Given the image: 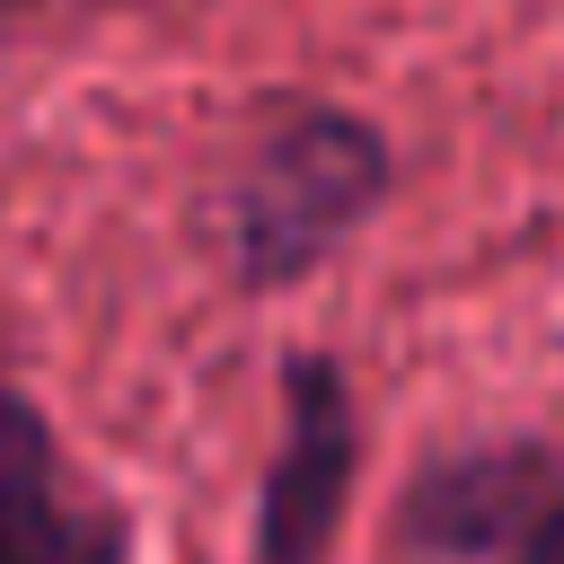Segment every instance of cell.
<instances>
[{
	"instance_id": "cell-1",
	"label": "cell",
	"mask_w": 564,
	"mask_h": 564,
	"mask_svg": "<svg viewBox=\"0 0 564 564\" xmlns=\"http://www.w3.org/2000/svg\"><path fill=\"white\" fill-rule=\"evenodd\" d=\"M379 194H388V141L370 123L326 115V106L273 123L220 203V238H229L238 282H256V291L300 282L344 229L370 220Z\"/></svg>"
},
{
	"instance_id": "cell-2",
	"label": "cell",
	"mask_w": 564,
	"mask_h": 564,
	"mask_svg": "<svg viewBox=\"0 0 564 564\" xmlns=\"http://www.w3.org/2000/svg\"><path fill=\"white\" fill-rule=\"evenodd\" d=\"M352 502V397L335 361H291V414H282V449L264 467L256 494V546L247 564H326L335 529Z\"/></svg>"
},
{
	"instance_id": "cell-3",
	"label": "cell",
	"mask_w": 564,
	"mask_h": 564,
	"mask_svg": "<svg viewBox=\"0 0 564 564\" xmlns=\"http://www.w3.org/2000/svg\"><path fill=\"white\" fill-rule=\"evenodd\" d=\"M0 564H123V520L70 494L53 423L0 388Z\"/></svg>"
},
{
	"instance_id": "cell-4",
	"label": "cell",
	"mask_w": 564,
	"mask_h": 564,
	"mask_svg": "<svg viewBox=\"0 0 564 564\" xmlns=\"http://www.w3.org/2000/svg\"><path fill=\"white\" fill-rule=\"evenodd\" d=\"M546 449H467V458H441L423 485H414V546L432 555H511V538L538 520L546 502Z\"/></svg>"
},
{
	"instance_id": "cell-5",
	"label": "cell",
	"mask_w": 564,
	"mask_h": 564,
	"mask_svg": "<svg viewBox=\"0 0 564 564\" xmlns=\"http://www.w3.org/2000/svg\"><path fill=\"white\" fill-rule=\"evenodd\" d=\"M502 564H564V485L538 502V520L511 538V555H502Z\"/></svg>"
}]
</instances>
